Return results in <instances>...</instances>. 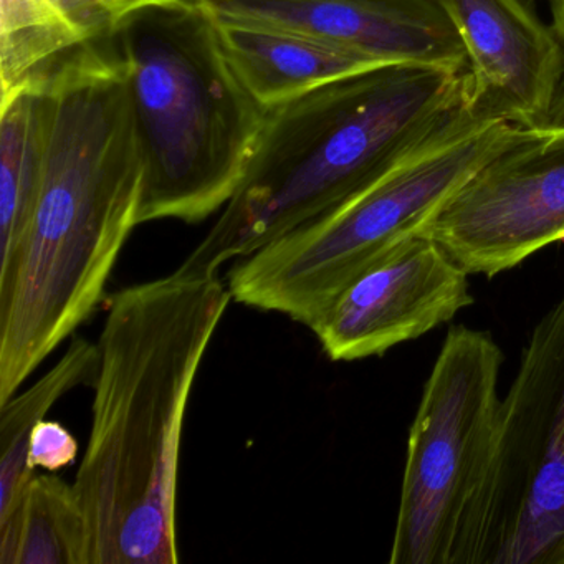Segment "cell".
I'll return each mask as SVG.
<instances>
[{"label": "cell", "instance_id": "1", "mask_svg": "<svg viewBox=\"0 0 564 564\" xmlns=\"http://www.w3.org/2000/svg\"><path fill=\"white\" fill-rule=\"evenodd\" d=\"M39 80L47 148L28 229L0 269V404L97 312L143 199V154L110 39L80 45Z\"/></svg>", "mask_w": 564, "mask_h": 564}, {"label": "cell", "instance_id": "2", "mask_svg": "<svg viewBox=\"0 0 564 564\" xmlns=\"http://www.w3.org/2000/svg\"><path fill=\"white\" fill-rule=\"evenodd\" d=\"M219 275L171 273L108 299L91 429L75 490L91 564H176L187 404L232 302Z\"/></svg>", "mask_w": 564, "mask_h": 564}, {"label": "cell", "instance_id": "3", "mask_svg": "<svg viewBox=\"0 0 564 564\" xmlns=\"http://www.w3.org/2000/svg\"><path fill=\"white\" fill-rule=\"evenodd\" d=\"M467 74L395 64L267 111L232 199L180 275L213 276L322 216L467 104Z\"/></svg>", "mask_w": 564, "mask_h": 564}, {"label": "cell", "instance_id": "4", "mask_svg": "<svg viewBox=\"0 0 564 564\" xmlns=\"http://www.w3.org/2000/svg\"><path fill=\"white\" fill-rule=\"evenodd\" d=\"M110 42L143 154L140 226L209 219L236 194L265 108L240 82L200 0L147 9Z\"/></svg>", "mask_w": 564, "mask_h": 564}, {"label": "cell", "instance_id": "5", "mask_svg": "<svg viewBox=\"0 0 564 564\" xmlns=\"http://www.w3.org/2000/svg\"><path fill=\"white\" fill-rule=\"evenodd\" d=\"M521 130L462 105L348 199L237 260L227 276L234 302L310 328L362 270L421 236Z\"/></svg>", "mask_w": 564, "mask_h": 564}, {"label": "cell", "instance_id": "6", "mask_svg": "<svg viewBox=\"0 0 564 564\" xmlns=\"http://www.w3.org/2000/svg\"><path fill=\"white\" fill-rule=\"evenodd\" d=\"M503 352L481 329L445 336L409 431L391 564H478L501 432Z\"/></svg>", "mask_w": 564, "mask_h": 564}, {"label": "cell", "instance_id": "7", "mask_svg": "<svg viewBox=\"0 0 564 564\" xmlns=\"http://www.w3.org/2000/svg\"><path fill=\"white\" fill-rule=\"evenodd\" d=\"M478 564H564V293L501 399Z\"/></svg>", "mask_w": 564, "mask_h": 564}, {"label": "cell", "instance_id": "8", "mask_svg": "<svg viewBox=\"0 0 564 564\" xmlns=\"http://www.w3.org/2000/svg\"><path fill=\"white\" fill-rule=\"evenodd\" d=\"M488 279L564 242V130L523 128L422 229Z\"/></svg>", "mask_w": 564, "mask_h": 564}, {"label": "cell", "instance_id": "9", "mask_svg": "<svg viewBox=\"0 0 564 564\" xmlns=\"http://www.w3.org/2000/svg\"><path fill=\"white\" fill-rule=\"evenodd\" d=\"M471 303L468 273L417 236L362 270L310 329L333 361H359L427 335Z\"/></svg>", "mask_w": 564, "mask_h": 564}, {"label": "cell", "instance_id": "10", "mask_svg": "<svg viewBox=\"0 0 564 564\" xmlns=\"http://www.w3.org/2000/svg\"><path fill=\"white\" fill-rule=\"evenodd\" d=\"M467 55L478 117L538 130L564 80V42L523 0H435Z\"/></svg>", "mask_w": 564, "mask_h": 564}, {"label": "cell", "instance_id": "11", "mask_svg": "<svg viewBox=\"0 0 564 564\" xmlns=\"http://www.w3.org/2000/svg\"><path fill=\"white\" fill-rule=\"evenodd\" d=\"M216 21L299 32L389 64L467 70L457 32L435 0H200Z\"/></svg>", "mask_w": 564, "mask_h": 564}, {"label": "cell", "instance_id": "12", "mask_svg": "<svg viewBox=\"0 0 564 564\" xmlns=\"http://www.w3.org/2000/svg\"><path fill=\"white\" fill-rule=\"evenodd\" d=\"M216 24L234 70L267 111L335 82L395 65L299 32Z\"/></svg>", "mask_w": 564, "mask_h": 564}, {"label": "cell", "instance_id": "13", "mask_svg": "<svg viewBox=\"0 0 564 564\" xmlns=\"http://www.w3.org/2000/svg\"><path fill=\"white\" fill-rule=\"evenodd\" d=\"M0 563L91 564L87 514L75 485L57 475H32L0 518Z\"/></svg>", "mask_w": 564, "mask_h": 564}, {"label": "cell", "instance_id": "14", "mask_svg": "<svg viewBox=\"0 0 564 564\" xmlns=\"http://www.w3.org/2000/svg\"><path fill=\"white\" fill-rule=\"evenodd\" d=\"M48 115L51 104L41 80L0 104V269L14 259L34 210L47 148Z\"/></svg>", "mask_w": 564, "mask_h": 564}, {"label": "cell", "instance_id": "15", "mask_svg": "<svg viewBox=\"0 0 564 564\" xmlns=\"http://www.w3.org/2000/svg\"><path fill=\"white\" fill-rule=\"evenodd\" d=\"M97 343L75 336L67 351L28 391L0 404V518L9 513L34 470L29 467L32 429L67 392L94 386L98 371Z\"/></svg>", "mask_w": 564, "mask_h": 564}, {"label": "cell", "instance_id": "16", "mask_svg": "<svg viewBox=\"0 0 564 564\" xmlns=\"http://www.w3.org/2000/svg\"><path fill=\"white\" fill-rule=\"evenodd\" d=\"M48 8L78 35L82 44L110 39L124 22L147 9L177 0H45Z\"/></svg>", "mask_w": 564, "mask_h": 564}, {"label": "cell", "instance_id": "17", "mask_svg": "<svg viewBox=\"0 0 564 564\" xmlns=\"http://www.w3.org/2000/svg\"><path fill=\"white\" fill-rule=\"evenodd\" d=\"M78 451L80 447L77 438L64 424L44 419L32 429L29 441V467L34 471L42 468L57 474L77 460Z\"/></svg>", "mask_w": 564, "mask_h": 564}, {"label": "cell", "instance_id": "18", "mask_svg": "<svg viewBox=\"0 0 564 564\" xmlns=\"http://www.w3.org/2000/svg\"><path fill=\"white\" fill-rule=\"evenodd\" d=\"M551 18H553L551 25L564 42V2H551ZM538 130H564V80L561 82L553 104Z\"/></svg>", "mask_w": 564, "mask_h": 564}, {"label": "cell", "instance_id": "19", "mask_svg": "<svg viewBox=\"0 0 564 564\" xmlns=\"http://www.w3.org/2000/svg\"><path fill=\"white\" fill-rule=\"evenodd\" d=\"M551 2H564V0H551Z\"/></svg>", "mask_w": 564, "mask_h": 564}]
</instances>
